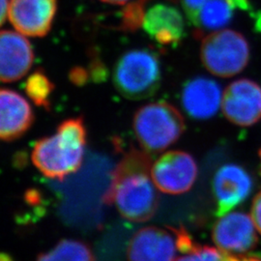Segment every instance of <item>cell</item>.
Wrapping results in <instances>:
<instances>
[{
  "label": "cell",
  "mask_w": 261,
  "mask_h": 261,
  "mask_svg": "<svg viewBox=\"0 0 261 261\" xmlns=\"http://www.w3.org/2000/svg\"><path fill=\"white\" fill-rule=\"evenodd\" d=\"M9 0H1V24L3 25L6 19L8 18V13H9Z\"/></svg>",
  "instance_id": "23"
},
{
  "label": "cell",
  "mask_w": 261,
  "mask_h": 261,
  "mask_svg": "<svg viewBox=\"0 0 261 261\" xmlns=\"http://www.w3.org/2000/svg\"><path fill=\"white\" fill-rule=\"evenodd\" d=\"M212 190L217 204L216 215L223 217L251 195L252 179L242 167L224 165L215 173Z\"/></svg>",
  "instance_id": "10"
},
{
  "label": "cell",
  "mask_w": 261,
  "mask_h": 261,
  "mask_svg": "<svg viewBox=\"0 0 261 261\" xmlns=\"http://www.w3.org/2000/svg\"><path fill=\"white\" fill-rule=\"evenodd\" d=\"M179 249V228L147 226L132 237L129 261H175Z\"/></svg>",
  "instance_id": "7"
},
{
  "label": "cell",
  "mask_w": 261,
  "mask_h": 261,
  "mask_svg": "<svg viewBox=\"0 0 261 261\" xmlns=\"http://www.w3.org/2000/svg\"><path fill=\"white\" fill-rule=\"evenodd\" d=\"M252 218L244 212H229L214 225L212 237L217 247L229 253L249 252L257 243Z\"/></svg>",
  "instance_id": "11"
},
{
  "label": "cell",
  "mask_w": 261,
  "mask_h": 261,
  "mask_svg": "<svg viewBox=\"0 0 261 261\" xmlns=\"http://www.w3.org/2000/svg\"><path fill=\"white\" fill-rule=\"evenodd\" d=\"M249 9L248 0H208L200 10L195 27L199 32L222 30L237 11Z\"/></svg>",
  "instance_id": "16"
},
{
  "label": "cell",
  "mask_w": 261,
  "mask_h": 261,
  "mask_svg": "<svg viewBox=\"0 0 261 261\" xmlns=\"http://www.w3.org/2000/svg\"><path fill=\"white\" fill-rule=\"evenodd\" d=\"M259 157H260V161H261V150H260V152H259Z\"/></svg>",
  "instance_id": "27"
},
{
  "label": "cell",
  "mask_w": 261,
  "mask_h": 261,
  "mask_svg": "<svg viewBox=\"0 0 261 261\" xmlns=\"http://www.w3.org/2000/svg\"><path fill=\"white\" fill-rule=\"evenodd\" d=\"M85 146L84 119L71 118L62 122L54 136L38 140L31 159L46 177L63 180L82 167Z\"/></svg>",
  "instance_id": "2"
},
{
  "label": "cell",
  "mask_w": 261,
  "mask_h": 261,
  "mask_svg": "<svg viewBox=\"0 0 261 261\" xmlns=\"http://www.w3.org/2000/svg\"><path fill=\"white\" fill-rule=\"evenodd\" d=\"M187 18L193 25H196V19L203 5L208 0H180Z\"/></svg>",
  "instance_id": "20"
},
{
  "label": "cell",
  "mask_w": 261,
  "mask_h": 261,
  "mask_svg": "<svg viewBox=\"0 0 261 261\" xmlns=\"http://www.w3.org/2000/svg\"><path fill=\"white\" fill-rule=\"evenodd\" d=\"M175 261H240V255L196 244L193 250L183 253Z\"/></svg>",
  "instance_id": "19"
},
{
  "label": "cell",
  "mask_w": 261,
  "mask_h": 261,
  "mask_svg": "<svg viewBox=\"0 0 261 261\" xmlns=\"http://www.w3.org/2000/svg\"><path fill=\"white\" fill-rule=\"evenodd\" d=\"M133 128L141 147L159 153L175 143L185 130L181 112L167 102H153L138 110Z\"/></svg>",
  "instance_id": "3"
},
{
  "label": "cell",
  "mask_w": 261,
  "mask_h": 261,
  "mask_svg": "<svg viewBox=\"0 0 261 261\" xmlns=\"http://www.w3.org/2000/svg\"><path fill=\"white\" fill-rule=\"evenodd\" d=\"M224 93L221 85L206 76H196L183 86L181 102L185 112L195 119H209L222 109Z\"/></svg>",
  "instance_id": "13"
},
{
  "label": "cell",
  "mask_w": 261,
  "mask_h": 261,
  "mask_svg": "<svg viewBox=\"0 0 261 261\" xmlns=\"http://www.w3.org/2000/svg\"><path fill=\"white\" fill-rule=\"evenodd\" d=\"M252 218L257 230L261 233V191L253 199L252 205Z\"/></svg>",
  "instance_id": "21"
},
{
  "label": "cell",
  "mask_w": 261,
  "mask_h": 261,
  "mask_svg": "<svg viewBox=\"0 0 261 261\" xmlns=\"http://www.w3.org/2000/svg\"><path fill=\"white\" fill-rule=\"evenodd\" d=\"M197 165L189 153L173 150L153 164L151 177L159 191L167 195H182L192 189L197 177Z\"/></svg>",
  "instance_id": "6"
},
{
  "label": "cell",
  "mask_w": 261,
  "mask_h": 261,
  "mask_svg": "<svg viewBox=\"0 0 261 261\" xmlns=\"http://www.w3.org/2000/svg\"><path fill=\"white\" fill-rule=\"evenodd\" d=\"M162 81L159 57L147 48L132 49L118 59L113 71L117 91L130 100H144L158 91Z\"/></svg>",
  "instance_id": "4"
},
{
  "label": "cell",
  "mask_w": 261,
  "mask_h": 261,
  "mask_svg": "<svg viewBox=\"0 0 261 261\" xmlns=\"http://www.w3.org/2000/svg\"><path fill=\"white\" fill-rule=\"evenodd\" d=\"M34 60L33 48L24 35L11 30L0 34V77L14 83L28 74Z\"/></svg>",
  "instance_id": "12"
},
{
  "label": "cell",
  "mask_w": 261,
  "mask_h": 261,
  "mask_svg": "<svg viewBox=\"0 0 261 261\" xmlns=\"http://www.w3.org/2000/svg\"><path fill=\"white\" fill-rule=\"evenodd\" d=\"M152 166L148 152L130 150L114 168L103 202L114 204L122 217L130 222L149 221L159 206L158 193L151 177Z\"/></svg>",
  "instance_id": "1"
},
{
  "label": "cell",
  "mask_w": 261,
  "mask_h": 261,
  "mask_svg": "<svg viewBox=\"0 0 261 261\" xmlns=\"http://www.w3.org/2000/svg\"><path fill=\"white\" fill-rule=\"evenodd\" d=\"M0 261H13V259H12V257L10 256L8 253H2Z\"/></svg>",
  "instance_id": "26"
},
{
  "label": "cell",
  "mask_w": 261,
  "mask_h": 261,
  "mask_svg": "<svg viewBox=\"0 0 261 261\" xmlns=\"http://www.w3.org/2000/svg\"><path fill=\"white\" fill-rule=\"evenodd\" d=\"M37 261H95V256L87 244L74 239H63L50 251L41 253Z\"/></svg>",
  "instance_id": "17"
},
{
  "label": "cell",
  "mask_w": 261,
  "mask_h": 261,
  "mask_svg": "<svg viewBox=\"0 0 261 261\" xmlns=\"http://www.w3.org/2000/svg\"><path fill=\"white\" fill-rule=\"evenodd\" d=\"M222 111L235 125L249 127L261 119V86L242 79L229 84L224 90Z\"/></svg>",
  "instance_id": "8"
},
{
  "label": "cell",
  "mask_w": 261,
  "mask_h": 261,
  "mask_svg": "<svg viewBox=\"0 0 261 261\" xmlns=\"http://www.w3.org/2000/svg\"><path fill=\"white\" fill-rule=\"evenodd\" d=\"M240 261H261V258L255 255H240Z\"/></svg>",
  "instance_id": "24"
},
{
  "label": "cell",
  "mask_w": 261,
  "mask_h": 261,
  "mask_svg": "<svg viewBox=\"0 0 261 261\" xmlns=\"http://www.w3.org/2000/svg\"><path fill=\"white\" fill-rule=\"evenodd\" d=\"M34 121V113L20 94L2 88L0 92V137L4 141L18 140Z\"/></svg>",
  "instance_id": "14"
},
{
  "label": "cell",
  "mask_w": 261,
  "mask_h": 261,
  "mask_svg": "<svg viewBox=\"0 0 261 261\" xmlns=\"http://www.w3.org/2000/svg\"><path fill=\"white\" fill-rule=\"evenodd\" d=\"M250 46L241 33L222 29L208 34L201 43L202 64L220 77H230L241 73L250 60Z\"/></svg>",
  "instance_id": "5"
},
{
  "label": "cell",
  "mask_w": 261,
  "mask_h": 261,
  "mask_svg": "<svg viewBox=\"0 0 261 261\" xmlns=\"http://www.w3.org/2000/svg\"><path fill=\"white\" fill-rule=\"evenodd\" d=\"M25 93L38 107L50 110V96L55 90V84L42 70H36L29 75L24 84Z\"/></svg>",
  "instance_id": "18"
},
{
  "label": "cell",
  "mask_w": 261,
  "mask_h": 261,
  "mask_svg": "<svg viewBox=\"0 0 261 261\" xmlns=\"http://www.w3.org/2000/svg\"><path fill=\"white\" fill-rule=\"evenodd\" d=\"M70 80L75 85H84L88 80L87 72L82 67H75L70 72Z\"/></svg>",
  "instance_id": "22"
},
{
  "label": "cell",
  "mask_w": 261,
  "mask_h": 261,
  "mask_svg": "<svg viewBox=\"0 0 261 261\" xmlns=\"http://www.w3.org/2000/svg\"><path fill=\"white\" fill-rule=\"evenodd\" d=\"M57 0H11L8 19L24 36L44 37L53 27Z\"/></svg>",
  "instance_id": "9"
},
{
  "label": "cell",
  "mask_w": 261,
  "mask_h": 261,
  "mask_svg": "<svg viewBox=\"0 0 261 261\" xmlns=\"http://www.w3.org/2000/svg\"><path fill=\"white\" fill-rule=\"evenodd\" d=\"M145 32L164 46L177 45L185 36V21L179 10L168 4H156L144 14Z\"/></svg>",
  "instance_id": "15"
},
{
  "label": "cell",
  "mask_w": 261,
  "mask_h": 261,
  "mask_svg": "<svg viewBox=\"0 0 261 261\" xmlns=\"http://www.w3.org/2000/svg\"><path fill=\"white\" fill-rule=\"evenodd\" d=\"M103 2L106 3H109V4H114V5H122V4H125L126 2H128L129 0H101Z\"/></svg>",
  "instance_id": "25"
}]
</instances>
